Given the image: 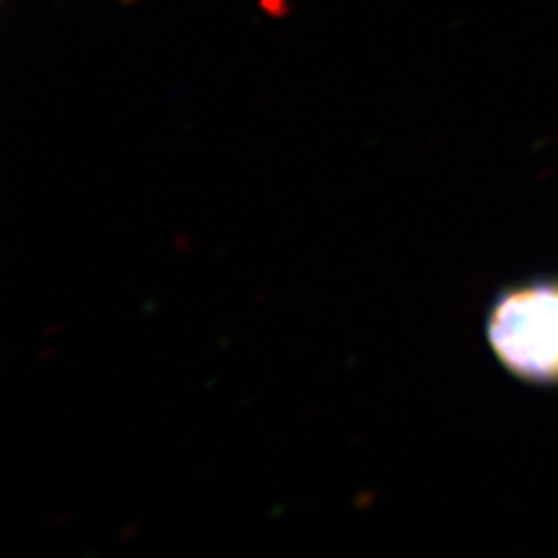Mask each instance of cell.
<instances>
[{
    "instance_id": "1",
    "label": "cell",
    "mask_w": 558,
    "mask_h": 558,
    "mask_svg": "<svg viewBox=\"0 0 558 558\" xmlns=\"http://www.w3.org/2000/svg\"><path fill=\"white\" fill-rule=\"evenodd\" d=\"M486 341L500 366L530 385H558V276L527 279L495 296Z\"/></svg>"
}]
</instances>
